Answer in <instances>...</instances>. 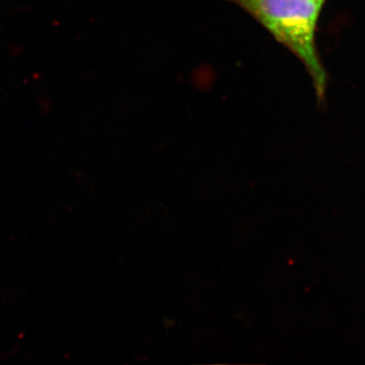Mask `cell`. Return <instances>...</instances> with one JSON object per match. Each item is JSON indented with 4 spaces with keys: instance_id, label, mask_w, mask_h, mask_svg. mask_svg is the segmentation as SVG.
Masks as SVG:
<instances>
[{
    "instance_id": "cell-1",
    "label": "cell",
    "mask_w": 365,
    "mask_h": 365,
    "mask_svg": "<svg viewBox=\"0 0 365 365\" xmlns=\"http://www.w3.org/2000/svg\"><path fill=\"white\" fill-rule=\"evenodd\" d=\"M251 14L302 62L319 101L325 98L327 72L317 47L322 0H227Z\"/></svg>"
},
{
    "instance_id": "cell-2",
    "label": "cell",
    "mask_w": 365,
    "mask_h": 365,
    "mask_svg": "<svg viewBox=\"0 0 365 365\" xmlns=\"http://www.w3.org/2000/svg\"><path fill=\"white\" fill-rule=\"evenodd\" d=\"M322 1L325 2V1H326V0H322Z\"/></svg>"
}]
</instances>
